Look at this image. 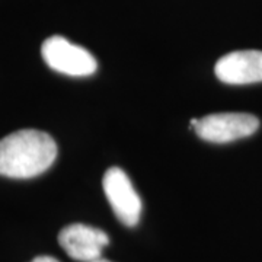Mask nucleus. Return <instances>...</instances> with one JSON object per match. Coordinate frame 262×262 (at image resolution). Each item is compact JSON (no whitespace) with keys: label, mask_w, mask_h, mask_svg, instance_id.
<instances>
[{"label":"nucleus","mask_w":262,"mask_h":262,"mask_svg":"<svg viewBox=\"0 0 262 262\" xmlns=\"http://www.w3.org/2000/svg\"><path fill=\"white\" fill-rule=\"evenodd\" d=\"M56 158V141L44 131H15L0 140L2 177L34 178L46 172L54 163Z\"/></svg>","instance_id":"f257e3e1"},{"label":"nucleus","mask_w":262,"mask_h":262,"mask_svg":"<svg viewBox=\"0 0 262 262\" xmlns=\"http://www.w3.org/2000/svg\"><path fill=\"white\" fill-rule=\"evenodd\" d=\"M41 54L50 69L63 75L86 77L94 75L98 69L95 57L86 48L60 35L47 38L41 47Z\"/></svg>","instance_id":"f03ea898"},{"label":"nucleus","mask_w":262,"mask_h":262,"mask_svg":"<svg viewBox=\"0 0 262 262\" xmlns=\"http://www.w3.org/2000/svg\"><path fill=\"white\" fill-rule=\"evenodd\" d=\"M259 127V120L252 114H211L198 120L195 133L210 143H230L252 136Z\"/></svg>","instance_id":"7ed1b4c3"},{"label":"nucleus","mask_w":262,"mask_h":262,"mask_svg":"<svg viewBox=\"0 0 262 262\" xmlns=\"http://www.w3.org/2000/svg\"><path fill=\"white\" fill-rule=\"evenodd\" d=\"M102 187L114 214L122 225L128 227L137 225L143 206L127 173L121 168H110L103 175Z\"/></svg>","instance_id":"20e7f679"},{"label":"nucleus","mask_w":262,"mask_h":262,"mask_svg":"<svg viewBox=\"0 0 262 262\" xmlns=\"http://www.w3.org/2000/svg\"><path fill=\"white\" fill-rule=\"evenodd\" d=\"M58 244L70 258L92 262L101 258L102 249L110 244V237L101 229L76 223L66 226L58 233Z\"/></svg>","instance_id":"39448f33"},{"label":"nucleus","mask_w":262,"mask_h":262,"mask_svg":"<svg viewBox=\"0 0 262 262\" xmlns=\"http://www.w3.org/2000/svg\"><path fill=\"white\" fill-rule=\"evenodd\" d=\"M219 80L227 84L262 82V51L244 50L223 56L214 67Z\"/></svg>","instance_id":"423d86ee"},{"label":"nucleus","mask_w":262,"mask_h":262,"mask_svg":"<svg viewBox=\"0 0 262 262\" xmlns=\"http://www.w3.org/2000/svg\"><path fill=\"white\" fill-rule=\"evenodd\" d=\"M31 262H58L56 258H53V256H37V258H34Z\"/></svg>","instance_id":"0eeeda50"},{"label":"nucleus","mask_w":262,"mask_h":262,"mask_svg":"<svg viewBox=\"0 0 262 262\" xmlns=\"http://www.w3.org/2000/svg\"><path fill=\"white\" fill-rule=\"evenodd\" d=\"M92 262H111V261H108V259H103V258H98V259H95V261Z\"/></svg>","instance_id":"6e6552de"}]
</instances>
